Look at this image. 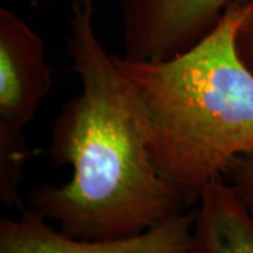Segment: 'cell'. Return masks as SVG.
Masks as SVG:
<instances>
[{
  "instance_id": "obj_1",
  "label": "cell",
  "mask_w": 253,
  "mask_h": 253,
  "mask_svg": "<svg viewBox=\"0 0 253 253\" xmlns=\"http://www.w3.org/2000/svg\"><path fill=\"white\" fill-rule=\"evenodd\" d=\"M66 48L81 91L55 118L48 152L72 176L37 187L30 208L66 235L96 241L142 234L184 211L154 162L135 86L97 34L93 0H71Z\"/></svg>"
},
{
  "instance_id": "obj_2",
  "label": "cell",
  "mask_w": 253,
  "mask_h": 253,
  "mask_svg": "<svg viewBox=\"0 0 253 253\" xmlns=\"http://www.w3.org/2000/svg\"><path fill=\"white\" fill-rule=\"evenodd\" d=\"M246 3L235 4L204 40L169 59L114 55L144 106L155 165L186 207L196 206L234 159L253 151V73L235 45Z\"/></svg>"
},
{
  "instance_id": "obj_3",
  "label": "cell",
  "mask_w": 253,
  "mask_h": 253,
  "mask_svg": "<svg viewBox=\"0 0 253 253\" xmlns=\"http://www.w3.org/2000/svg\"><path fill=\"white\" fill-rule=\"evenodd\" d=\"M52 84L42 38L11 10H0V199L20 211L28 159L23 131Z\"/></svg>"
},
{
  "instance_id": "obj_4",
  "label": "cell",
  "mask_w": 253,
  "mask_h": 253,
  "mask_svg": "<svg viewBox=\"0 0 253 253\" xmlns=\"http://www.w3.org/2000/svg\"><path fill=\"white\" fill-rule=\"evenodd\" d=\"M245 0H118L124 58L163 61L199 44Z\"/></svg>"
},
{
  "instance_id": "obj_5",
  "label": "cell",
  "mask_w": 253,
  "mask_h": 253,
  "mask_svg": "<svg viewBox=\"0 0 253 253\" xmlns=\"http://www.w3.org/2000/svg\"><path fill=\"white\" fill-rule=\"evenodd\" d=\"M196 210L120 239H79L63 234L33 208L0 219V253H190Z\"/></svg>"
},
{
  "instance_id": "obj_6",
  "label": "cell",
  "mask_w": 253,
  "mask_h": 253,
  "mask_svg": "<svg viewBox=\"0 0 253 253\" xmlns=\"http://www.w3.org/2000/svg\"><path fill=\"white\" fill-rule=\"evenodd\" d=\"M196 207L190 253H253V215L224 177L203 190Z\"/></svg>"
},
{
  "instance_id": "obj_7",
  "label": "cell",
  "mask_w": 253,
  "mask_h": 253,
  "mask_svg": "<svg viewBox=\"0 0 253 253\" xmlns=\"http://www.w3.org/2000/svg\"><path fill=\"white\" fill-rule=\"evenodd\" d=\"M225 179L253 215V151L241 155L228 166Z\"/></svg>"
},
{
  "instance_id": "obj_8",
  "label": "cell",
  "mask_w": 253,
  "mask_h": 253,
  "mask_svg": "<svg viewBox=\"0 0 253 253\" xmlns=\"http://www.w3.org/2000/svg\"><path fill=\"white\" fill-rule=\"evenodd\" d=\"M235 45L239 58L253 73V0L246 3V13L236 31Z\"/></svg>"
}]
</instances>
